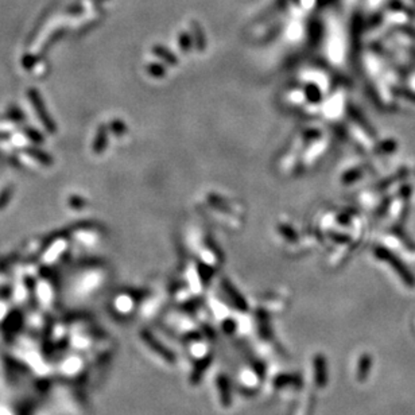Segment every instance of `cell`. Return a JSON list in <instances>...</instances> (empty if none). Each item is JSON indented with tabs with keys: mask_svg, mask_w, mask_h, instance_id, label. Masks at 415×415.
<instances>
[{
	"mask_svg": "<svg viewBox=\"0 0 415 415\" xmlns=\"http://www.w3.org/2000/svg\"><path fill=\"white\" fill-rule=\"evenodd\" d=\"M360 367H361L360 379H361V380H364L365 376L368 375L369 368H371V357H369V356H363V359H361V363H360Z\"/></svg>",
	"mask_w": 415,
	"mask_h": 415,
	"instance_id": "1",
	"label": "cell"
}]
</instances>
